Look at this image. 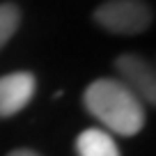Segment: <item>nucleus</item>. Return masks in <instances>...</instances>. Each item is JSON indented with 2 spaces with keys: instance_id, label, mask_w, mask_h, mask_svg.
Segmentation results:
<instances>
[{
  "instance_id": "obj_1",
  "label": "nucleus",
  "mask_w": 156,
  "mask_h": 156,
  "mask_svg": "<svg viewBox=\"0 0 156 156\" xmlns=\"http://www.w3.org/2000/svg\"><path fill=\"white\" fill-rule=\"evenodd\" d=\"M85 108L103 126L119 136H136L145 124L142 101L119 80L101 78L87 85Z\"/></svg>"
},
{
  "instance_id": "obj_6",
  "label": "nucleus",
  "mask_w": 156,
  "mask_h": 156,
  "mask_svg": "<svg viewBox=\"0 0 156 156\" xmlns=\"http://www.w3.org/2000/svg\"><path fill=\"white\" fill-rule=\"evenodd\" d=\"M19 21H21V14H19V9H16V5H12V2L0 5V48H2V46L9 41V37L16 32Z\"/></svg>"
},
{
  "instance_id": "obj_5",
  "label": "nucleus",
  "mask_w": 156,
  "mask_h": 156,
  "mask_svg": "<svg viewBox=\"0 0 156 156\" xmlns=\"http://www.w3.org/2000/svg\"><path fill=\"white\" fill-rule=\"evenodd\" d=\"M76 151L78 156H119V149L110 133L101 129H87L80 133L76 140Z\"/></svg>"
},
{
  "instance_id": "obj_3",
  "label": "nucleus",
  "mask_w": 156,
  "mask_h": 156,
  "mask_svg": "<svg viewBox=\"0 0 156 156\" xmlns=\"http://www.w3.org/2000/svg\"><path fill=\"white\" fill-rule=\"evenodd\" d=\"M115 67L122 76L119 83L126 85L140 101H147V103L156 101V73H154V67L145 58L124 53L115 60Z\"/></svg>"
},
{
  "instance_id": "obj_7",
  "label": "nucleus",
  "mask_w": 156,
  "mask_h": 156,
  "mask_svg": "<svg viewBox=\"0 0 156 156\" xmlns=\"http://www.w3.org/2000/svg\"><path fill=\"white\" fill-rule=\"evenodd\" d=\"M9 156H39V154H34L32 149H16V151H12Z\"/></svg>"
},
{
  "instance_id": "obj_4",
  "label": "nucleus",
  "mask_w": 156,
  "mask_h": 156,
  "mask_svg": "<svg viewBox=\"0 0 156 156\" xmlns=\"http://www.w3.org/2000/svg\"><path fill=\"white\" fill-rule=\"evenodd\" d=\"M37 80L30 71H14L0 78V117H12L30 103Z\"/></svg>"
},
{
  "instance_id": "obj_2",
  "label": "nucleus",
  "mask_w": 156,
  "mask_h": 156,
  "mask_svg": "<svg viewBox=\"0 0 156 156\" xmlns=\"http://www.w3.org/2000/svg\"><path fill=\"white\" fill-rule=\"evenodd\" d=\"M94 21L117 34H138L149 28L151 9L142 0H108L97 7Z\"/></svg>"
}]
</instances>
